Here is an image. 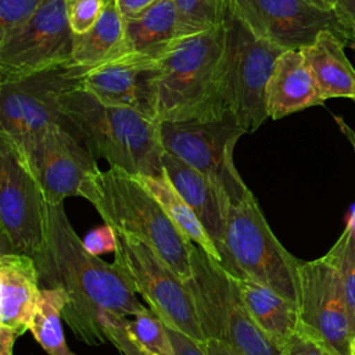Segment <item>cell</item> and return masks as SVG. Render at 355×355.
I'll return each instance as SVG.
<instances>
[{
    "instance_id": "obj_24",
    "label": "cell",
    "mask_w": 355,
    "mask_h": 355,
    "mask_svg": "<svg viewBox=\"0 0 355 355\" xmlns=\"http://www.w3.org/2000/svg\"><path fill=\"white\" fill-rule=\"evenodd\" d=\"M144 187L157 198L164 211L172 219V222L182 230V233L205 251L209 257L220 263V254L214 244L212 239L207 233L205 227L197 218L196 212L182 198L176 189L169 182L165 172L154 176H136Z\"/></svg>"
},
{
    "instance_id": "obj_40",
    "label": "cell",
    "mask_w": 355,
    "mask_h": 355,
    "mask_svg": "<svg viewBox=\"0 0 355 355\" xmlns=\"http://www.w3.org/2000/svg\"><path fill=\"white\" fill-rule=\"evenodd\" d=\"M349 47L354 50V53H355V37L351 40V44H349Z\"/></svg>"
},
{
    "instance_id": "obj_25",
    "label": "cell",
    "mask_w": 355,
    "mask_h": 355,
    "mask_svg": "<svg viewBox=\"0 0 355 355\" xmlns=\"http://www.w3.org/2000/svg\"><path fill=\"white\" fill-rule=\"evenodd\" d=\"M64 294L57 288L42 287L29 331L49 355H75L67 345L62 330Z\"/></svg>"
},
{
    "instance_id": "obj_20",
    "label": "cell",
    "mask_w": 355,
    "mask_h": 355,
    "mask_svg": "<svg viewBox=\"0 0 355 355\" xmlns=\"http://www.w3.org/2000/svg\"><path fill=\"white\" fill-rule=\"evenodd\" d=\"M187 36L173 0H158L141 15L125 19V36L118 55H162L178 39Z\"/></svg>"
},
{
    "instance_id": "obj_12",
    "label": "cell",
    "mask_w": 355,
    "mask_h": 355,
    "mask_svg": "<svg viewBox=\"0 0 355 355\" xmlns=\"http://www.w3.org/2000/svg\"><path fill=\"white\" fill-rule=\"evenodd\" d=\"M17 147L39 180L47 204L60 205L68 197L90 201L100 169L96 158L62 125L51 123Z\"/></svg>"
},
{
    "instance_id": "obj_1",
    "label": "cell",
    "mask_w": 355,
    "mask_h": 355,
    "mask_svg": "<svg viewBox=\"0 0 355 355\" xmlns=\"http://www.w3.org/2000/svg\"><path fill=\"white\" fill-rule=\"evenodd\" d=\"M33 259L40 287L64 294L62 320L86 345L107 341V318L135 316L146 308L114 262L108 263L85 248L62 204H49L44 244Z\"/></svg>"
},
{
    "instance_id": "obj_33",
    "label": "cell",
    "mask_w": 355,
    "mask_h": 355,
    "mask_svg": "<svg viewBox=\"0 0 355 355\" xmlns=\"http://www.w3.org/2000/svg\"><path fill=\"white\" fill-rule=\"evenodd\" d=\"M158 0H115V4L125 19H132L141 15Z\"/></svg>"
},
{
    "instance_id": "obj_10",
    "label": "cell",
    "mask_w": 355,
    "mask_h": 355,
    "mask_svg": "<svg viewBox=\"0 0 355 355\" xmlns=\"http://www.w3.org/2000/svg\"><path fill=\"white\" fill-rule=\"evenodd\" d=\"M47 201L25 155L0 133V229L3 248L35 258L46 237Z\"/></svg>"
},
{
    "instance_id": "obj_15",
    "label": "cell",
    "mask_w": 355,
    "mask_h": 355,
    "mask_svg": "<svg viewBox=\"0 0 355 355\" xmlns=\"http://www.w3.org/2000/svg\"><path fill=\"white\" fill-rule=\"evenodd\" d=\"M298 316L300 323L319 334L340 355H349L354 334L344 284L337 268L324 255L300 262Z\"/></svg>"
},
{
    "instance_id": "obj_39",
    "label": "cell",
    "mask_w": 355,
    "mask_h": 355,
    "mask_svg": "<svg viewBox=\"0 0 355 355\" xmlns=\"http://www.w3.org/2000/svg\"><path fill=\"white\" fill-rule=\"evenodd\" d=\"M349 355H355V336L352 337V341H351V352Z\"/></svg>"
},
{
    "instance_id": "obj_23",
    "label": "cell",
    "mask_w": 355,
    "mask_h": 355,
    "mask_svg": "<svg viewBox=\"0 0 355 355\" xmlns=\"http://www.w3.org/2000/svg\"><path fill=\"white\" fill-rule=\"evenodd\" d=\"M125 36V18L115 0H107L104 11L94 26L82 35H73L72 61L80 67L92 68L114 58Z\"/></svg>"
},
{
    "instance_id": "obj_8",
    "label": "cell",
    "mask_w": 355,
    "mask_h": 355,
    "mask_svg": "<svg viewBox=\"0 0 355 355\" xmlns=\"http://www.w3.org/2000/svg\"><path fill=\"white\" fill-rule=\"evenodd\" d=\"M159 133L164 151L211 178L232 204L252 194L234 165V147L245 130L230 111L198 119L159 122Z\"/></svg>"
},
{
    "instance_id": "obj_35",
    "label": "cell",
    "mask_w": 355,
    "mask_h": 355,
    "mask_svg": "<svg viewBox=\"0 0 355 355\" xmlns=\"http://www.w3.org/2000/svg\"><path fill=\"white\" fill-rule=\"evenodd\" d=\"M200 345L207 355H241L227 344L215 340H205L200 343Z\"/></svg>"
},
{
    "instance_id": "obj_29",
    "label": "cell",
    "mask_w": 355,
    "mask_h": 355,
    "mask_svg": "<svg viewBox=\"0 0 355 355\" xmlns=\"http://www.w3.org/2000/svg\"><path fill=\"white\" fill-rule=\"evenodd\" d=\"M282 355H340L319 334L298 322L297 329L282 348Z\"/></svg>"
},
{
    "instance_id": "obj_37",
    "label": "cell",
    "mask_w": 355,
    "mask_h": 355,
    "mask_svg": "<svg viewBox=\"0 0 355 355\" xmlns=\"http://www.w3.org/2000/svg\"><path fill=\"white\" fill-rule=\"evenodd\" d=\"M334 119L338 123L341 132L347 136V139H348V141H349V144H351V147L354 150V154H355V132L344 122V119L341 116H334Z\"/></svg>"
},
{
    "instance_id": "obj_14",
    "label": "cell",
    "mask_w": 355,
    "mask_h": 355,
    "mask_svg": "<svg viewBox=\"0 0 355 355\" xmlns=\"http://www.w3.org/2000/svg\"><path fill=\"white\" fill-rule=\"evenodd\" d=\"M65 0H44L35 17L0 44V83L72 61Z\"/></svg>"
},
{
    "instance_id": "obj_13",
    "label": "cell",
    "mask_w": 355,
    "mask_h": 355,
    "mask_svg": "<svg viewBox=\"0 0 355 355\" xmlns=\"http://www.w3.org/2000/svg\"><path fill=\"white\" fill-rule=\"evenodd\" d=\"M226 6L261 39L283 50H301L329 31L347 46L351 35L336 10L308 0H225Z\"/></svg>"
},
{
    "instance_id": "obj_36",
    "label": "cell",
    "mask_w": 355,
    "mask_h": 355,
    "mask_svg": "<svg viewBox=\"0 0 355 355\" xmlns=\"http://www.w3.org/2000/svg\"><path fill=\"white\" fill-rule=\"evenodd\" d=\"M17 337H19L17 331L7 326H0V355H12Z\"/></svg>"
},
{
    "instance_id": "obj_2",
    "label": "cell",
    "mask_w": 355,
    "mask_h": 355,
    "mask_svg": "<svg viewBox=\"0 0 355 355\" xmlns=\"http://www.w3.org/2000/svg\"><path fill=\"white\" fill-rule=\"evenodd\" d=\"M60 125L112 168L133 176L164 172L159 122L137 110L103 103L79 85L61 98Z\"/></svg>"
},
{
    "instance_id": "obj_26",
    "label": "cell",
    "mask_w": 355,
    "mask_h": 355,
    "mask_svg": "<svg viewBox=\"0 0 355 355\" xmlns=\"http://www.w3.org/2000/svg\"><path fill=\"white\" fill-rule=\"evenodd\" d=\"M324 257L341 276L352 334L355 336V204L344 232Z\"/></svg>"
},
{
    "instance_id": "obj_28",
    "label": "cell",
    "mask_w": 355,
    "mask_h": 355,
    "mask_svg": "<svg viewBox=\"0 0 355 355\" xmlns=\"http://www.w3.org/2000/svg\"><path fill=\"white\" fill-rule=\"evenodd\" d=\"M44 0H0V44L18 33Z\"/></svg>"
},
{
    "instance_id": "obj_18",
    "label": "cell",
    "mask_w": 355,
    "mask_h": 355,
    "mask_svg": "<svg viewBox=\"0 0 355 355\" xmlns=\"http://www.w3.org/2000/svg\"><path fill=\"white\" fill-rule=\"evenodd\" d=\"M40 280L35 259L25 254L1 252L0 257V326L22 336L40 297Z\"/></svg>"
},
{
    "instance_id": "obj_32",
    "label": "cell",
    "mask_w": 355,
    "mask_h": 355,
    "mask_svg": "<svg viewBox=\"0 0 355 355\" xmlns=\"http://www.w3.org/2000/svg\"><path fill=\"white\" fill-rule=\"evenodd\" d=\"M165 326H166V331L171 338L175 355H207L201 348L200 343L191 340L190 337H187L186 334H183L182 331L176 330L175 327L166 323Z\"/></svg>"
},
{
    "instance_id": "obj_4",
    "label": "cell",
    "mask_w": 355,
    "mask_h": 355,
    "mask_svg": "<svg viewBox=\"0 0 355 355\" xmlns=\"http://www.w3.org/2000/svg\"><path fill=\"white\" fill-rule=\"evenodd\" d=\"M89 202L118 234L146 243L184 282L191 276L190 255L194 243L136 176L112 166L100 171Z\"/></svg>"
},
{
    "instance_id": "obj_21",
    "label": "cell",
    "mask_w": 355,
    "mask_h": 355,
    "mask_svg": "<svg viewBox=\"0 0 355 355\" xmlns=\"http://www.w3.org/2000/svg\"><path fill=\"white\" fill-rule=\"evenodd\" d=\"M345 46L334 33L324 31L311 46L301 49L324 100L355 97V68L344 53Z\"/></svg>"
},
{
    "instance_id": "obj_17",
    "label": "cell",
    "mask_w": 355,
    "mask_h": 355,
    "mask_svg": "<svg viewBox=\"0 0 355 355\" xmlns=\"http://www.w3.org/2000/svg\"><path fill=\"white\" fill-rule=\"evenodd\" d=\"M162 169L176 191L196 212L219 251L232 205L227 194L211 178L166 151L162 155Z\"/></svg>"
},
{
    "instance_id": "obj_3",
    "label": "cell",
    "mask_w": 355,
    "mask_h": 355,
    "mask_svg": "<svg viewBox=\"0 0 355 355\" xmlns=\"http://www.w3.org/2000/svg\"><path fill=\"white\" fill-rule=\"evenodd\" d=\"M220 25L178 39L157 58L155 116L158 122L207 118L220 103Z\"/></svg>"
},
{
    "instance_id": "obj_5",
    "label": "cell",
    "mask_w": 355,
    "mask_h": 355,
    "mask_svg": "<svg viewBox=\"0 0 355 355\" xmlns=\"http://www.w3.org/2000/svg\"><path fill=\"white\" fill-rule=\"evenodd\" d=\"M190 266L186 284L205 340L225 343L241 355H282L251 318L234 277L218 261L194 244Z\"/></svg>"
},
{
    "instance_id": "obj_6",
    "label": "cell",
    "mask_w": 355,
    "mask_h": 355,
    "mask_svg": "<svg viewBox=\"0 0 355 355\" xmlns=\"http://www.w3.org/2000/svg\"><path fill=\"white\" fill-rule=\"evenodd\" d=\"M220 28V103L245 133L255 132L269 118L266 89L275 64L286 50L257 36L225 0Z\"/></svg>"
},
{
    "instance_id": "obj_31",
    "label": "cell",
    "mask_w": 355,
    "mask_h": 355,
    "mask_svg": "<svg viewBox=\"0 0 355 355\" xmlns=\"http://www.w3.org/2000/svg\"><path fill=\"white\" fill-rule=\"evenodd\" d=\"M83 245L85 248L98 257L101 254L105 252H115L116 247H118V237H116V232L107 223H104L103 226H98L93 230H90L85 239H83Z\"/></svg>"
},
{
    "instance_id": "obj_11",
    "label": "cell",
    "mask_w": 355,
    "mask_h": 355,
    "mask_svg": "<svg viewBox=\"0 0 355 355\" xmlns=\"http://www.w3.org/2000/svg\"><path fill=\"white\" fill-rule=\"evenodd\" d=\"M87 68L69 61L0 83V133L17 146L51 123H60L61 98L82 85Z\"/></svg>"
},
{
    "instance_id": "obj_41",
    "label": "cell",
    "mask_w": 355,
    "mask_h": 355,
    "mask_svg": "<svg viewBox=\"0 0 355 355\" xmlns=\"http://www.w3.org/2000/svg\"><path fill=\"white\" fill-rule=\"evenodd\" d=\"M352 100H354V103H355V97H354V98H352Z\"/></svg>"
},
{
    "instance_id": "obj_7",
    "label": "cell",
    "mask_w": 355,
    "mask_h": 355,
    "mask_svg": "<svg viewBox=\"0 0 355 355\" xmlns=\"http://www.w3.org/2000/svg\"><path fill=\"white\" fill-rule=\"evenodd\" d=\"M219 254L220 265L232 276L261 283L298 305L301 261L275 236L254 194L230 205Z\"/></svg>"
},
{
    "instance_id": "obj_30",
    "label": "cell",
    "mask_w": 355,
    "mask_h": 355,
    "mask_svg": "<svg viewBox=\"0 0 355 355\" xmlns=\"http://www.w3.org/2000/svg\"><path fill=\"white\" fill-rule=\"evenodd\" d=\"M107 0H65L67 18L73 35L90 31L101 17Z\"/></svg>"
},
{
    "instance_id": "obj_27",
    "label": "cell",
    "mask_w": 355,
    "mask_h": 355,
    "mask_svg": "<svg viewBox=\"0 0 355 355\" xmlns=\"http://www.w3.org/2000/svg\"><path fill=\"white\" fill-rule=\"evenodd\" d=\"M173 3L187 36L220 25L223 0H173Z\"/></svg>"
},
{
    "instance_id": "obj_16",
    "label": "cell",
    "mask_w": 355,
    "mask_h": 355,
    "mask_svg": "<svg viewBox=\"0 0 355 355\" xmlns=\"http://www.w3.org/2000/svg\"><path fill=\"white\" fill-rule=\"evenodd\" d=\"M157 58L123 54L87 68L82 86L107 104L137 110L154 119Z\"/></svg>"
},
{
    "instance_id": "obj_19",
    "label": "cell",
    "mask_w": 355,
    "mask_h": 355,
    "mask_svg": "<svg viewBox=\"0 0 355 355\" xmlns=\"http://www.w3.org/2000/svg\"><path fill=\"white\" fill-rule=\"evenodd\" d=\"M323 98L301 50H286L277 58L266 89V110L270 119L322 105Z\"/></svg>"
},
{
    "instance_id": "obj_34",
    "label": "cell",
    "mask_w": 355,
    "mask_h": 355,
    "mask_svg": "<svg viewBox=\"0 0 355 355\" xmlns=\"http://www.w3.org/2000/svg\"><path fill=\"white\" fill-rule=\"evenodd\" d=\"M334 10L348 29L352 40L355 37V0H336Z\"/></svg>"
},
{
    "instance_id": "obj_9",
    "label": "cell",
    "mask_w": 355,
    "mask_h": 355,
    "mask_svg": "<svg viewBox=\"0 0 355 355\" xmlns=\"http://www.w3.org/2000/svg\"><path fill=\"white\" fill-rule=\"evenodd\" d=\"M116 237L114 263L133 291L144 298L148 308L164 323L202 343L205 338L186 282L146 243L118 233Z\"/></svg>"
},
{
    "instance_id": "obj_38",
    "label": "cell",
    "mask_w": 355,
    "mask_h": 355,
    "mask_svg": "<svg viewBox=\"0 0 355 355\" xmlns=\"http://www.w3.org/2000/svg\"><path fill=\"white\" fill-rule=\"evenodd\" d=\"M312 4L323 8V10H334L336 7V0H308Z\"/></svg>"
},
{
    "instance_id": "obj_22",
    "label": "cell",
    "mask_w": 355,
    "mask_h": 355,
    "mask_svg": "<svg viewBox=\"0 0 355 355\" xmlns=\"http://www.w3.org/2000/svg\"><path fill=\"white\" fill-rule=\"evenodd\" d=\"M234 280L254 322L282 349L298 326V305L251 279Z\"/></svg>"
}]
</instances>
